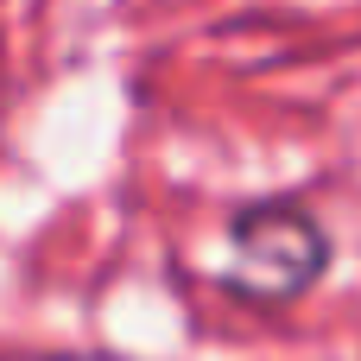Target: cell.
I'll return each instance as SVG.
<instances>
[{"mask_svg":"<svg viewBox=\"0 0 361 361\" xmlns=\"http://www.w3.org/2000/svg\"><path fill=\"white\" fill-rule=\"evenodd\" d=\"M330 267V235L305 203H247L228 222V267L222 286L254 305H286L311 292Z\"/></svg>","mask_w":361,"mask_h":361,"instance_id":"1","label":"cell"}]
</instances>
